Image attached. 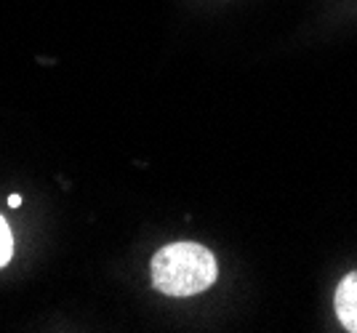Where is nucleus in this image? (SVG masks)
<instances>
[{
    "label": "nucleus",
    "instance_id": "1",
    "mask_svg": "<svg viewBox=\"0 0 357 333\" xmlns=\"http://www.w3.org/2000/svg\"><path fill=\"white\" fill-rule=\"evenodd\" d=\"M216 258L200 242H171L152 258V283L168 296H195L213 286Z\"/></svg>",
    "mask_w": 357,
    "mask_h": 333
},
{
    "label": "nucleus",
    "instance_id": "2",
    "mask_svg": "<svg viewBox=\"0 0 357 333\" xmlns=\"http://www.w3.org/2000/svg\"><path fill=\"white\" fill-rule=\"evenodd\" d=\"M336 318L347 331L357 333V272H349L336 288Z\"/></svg>",
    "mask_w": 357,
    "mask_h": 333
},
{
    "label": "nucleus",
    "instance_id": "3",
    "mask_svg": "<svg viewBox=\"0 0 357 333\" xmlns=\"http://www.w3.org/2000/svg\"><path fill=\"white\" fill-rule=\"evenodd\" d=\"M11 254H14V238H11L8 222L0 216V267H6L11 261Z\"/></svg>",
    "mask_w": 357,
    "mask_h": 333
},
{
    "label": "nucleus",
    "instance_id": "4",
    "mask_svg": "<svg viewBox=\"0 0 357 333\" xmlns=\"http://www.w3.org/2000/svg\"><path fill=\"white\" fill-rule=\"evenodd\" d=\"M8 206H11V208H19V206H22V197L11 195V197H8Z\"/></svg>",
    "mask_w": 357,
    "mask_h": 333
}]
</instances>
